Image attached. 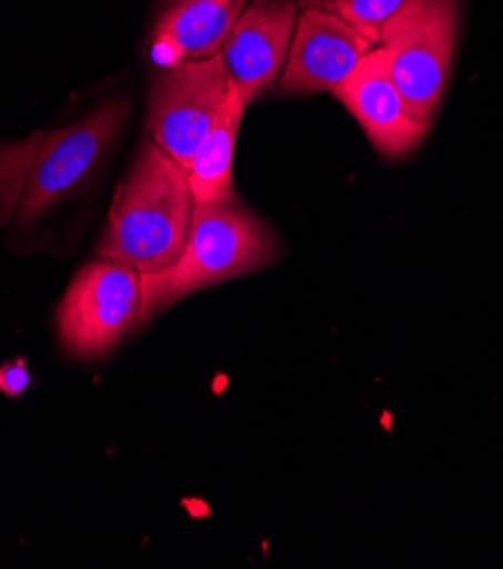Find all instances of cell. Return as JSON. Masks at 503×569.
Wrapping results in <instances>:
<instances>
[{
	"label": "cell",
	"mask_w": 503,
	"mask_h": 569,
	"mask_svg": "<svg viewBox=\"0 0 503 569\" xmlns=\"http://www.w3.org/2000/svg\"><path fill=\"white\" fill-rule=\"evenodd\" d=\"M193 209L187 168L150 139L111 200L95 257L128 263L139 274L173 266L187 243Z\"/></svg>",
	"instance_id": "6da1fadb"
},
{
	"label": "cell",
	"mask_w": 503,
	"mask_h": 569,
	"mask_svg": "<svg viewBox=\"0 0 503 569\" xmlns=\"http://www.w3.org/2000/svg\"><path fill=\"white\" fill-rule=\"evenodd\" d=\"M279 257L282 241L239 196L218 204H195L178 261L141 274V325L198 291L263 270Z\"/></svg>",
	"instance_id": "7a4b0ae2"
},
{
	"label": "cell",
	"mask_w": 503,
	"mask_h": 569,
	"mask_svg": "<svg viewBox=\"0 0 503 569\" xmlns=\"http://www.w3.org/2000/svg\"><path fill=\"white\" fill-rule=\"evenodd\" d=\"M459 30L461 0H406L381 28L390 76L424 123H433L450 87Z\"/></svg>",
	"instance_id": "3957f363"
},
{
	"label": "cell",
	"mask_w": 503,
	"mask_h": 569,
	"mask_svg": "<svg viewBox=\"0 0 503 569\" xmlns=\"http://www.w3.org/2000/svg\"><path fill=\"white\" fill-rule=\"evenodd\" d=\"M234 93L237 84L220 52L165 67L154 76L148 96L145 128L150 139L168 157L189 168L198 146Z\"/></svg>",
	"instance_id": "277c9868"
},
{
	"label": "cell",
	"mask_w": 503,
	"mask_h": 569,
	"mask_svg": "<svg viewBox=\"0 0 503 569\" xmlns=\"http://www.w3.org/2000/svg\"><path fill=\"white\" fill-rule=\"evenodd\" d=\"M128 119V102L117 98L78 123L39 134L30 157L17 220L30 224L69 198L100 166Z\"/></svg>",
	"instance_id": "5b68a950"
},
{
	"label": "cell",
	"mask_w": 503,
	"mask_h": 569,
	"mask_svg": "<svg viewBox=\"0 0 503 569\" xmlns=\"http://www.w3.org/2000/svg\"><path fill=\"white\" fill-rule=\"evenodd\" d=\"M141 327V274L128 263L89 261L58 307L62 346L80 359H98Z\"/></svg>",
	"instance_id": "8992f818"
},
{
	"label": "cell",
	"mask_w": 503,
	"mask_h": 569,
	"mask_svg": "<svg viewBox=\"0 0 503 569\" xmlns=\"http://www.w3.org/2000/svg\"><path fill=\"white\" fill-rule=\"evenodd\" d=\"M333 98L356 119L374 150L388 159L406 157L431 130V123L415 119L404 102L381 46L361 57Z\"/></svg>",
	"instance_id": "52a82bcc"
},
{
	"label": "cell",
	"mask_w": 503,
	"mask_h": 569,
	"mask_svg": "<svg viewBox=\"0 0 503 569\" xmlns=\"http://www.w3.org/2000/svg\"><path fill=\"white\" fill-rule=\"evenodd\" d=\"M298 0H250L220 54L245 107L284 73L298 23Z\"/></svg>",
	"instance_id": "ba28073f"
},
{
	"label": "cell",
	"mask_w": 503,
	"mask_h": 569,
	"mask_svg": "<svg viewBox=\"0 0 503 569\" xmlns=\"http://www.w3.org/2000/svg\"><path fill=\"white\" fill-rule=\"evenodd\" d=\"M372 48L374 43L341 17L302 8L284 73L276 82L279 91L291 96L333 93Z\"/></svg>",
	"instance_id": "9c48e42d"
},
{
	"label": "cell",
	"mask_w": 503,
	"mask_h": 569,
	"mask_svg": "<svg viewBox=\"0 0 503 569\" xmlns=\"http://www.w3.org/2000/svg\"><path fill=\"white\" fill-rule=\"evenodd\" d=\"M250 0H168L152 30L157 60L165 67L220 52Z\"/></svg>",
	"instance_id": "30bf717a"
},
{
	"label": "cell",
	"mask_w": 503,
	"mask_h": 569,
	"mask_svg": "<svg viewBox=\"0 0 503 569\" xmlns=\"http://www.w3.org/2000/svg\"><path fill=\"white\" fill-rule=\"evenodd\" d=\"M245 109L248 107L237 91L218 123L198 146L187 168L195 204H218L237 198L232 161Z\"/></svg>",
	"instance_id": "8fae6325"
},
{
	"label": "cell",
	"mask_w": 503,
	"mask_h": 569,
	"mask_svg": "<svg viewBox=\"0 0 503 569\" xmlns=\"http://www.w3.org/2000/svg\"><path fill=\"white\" fill-rule=\"evenodd\" d=\"M406 0H298V8H315L348 21L368 41L379 46L383 23L393 17Z\"/></svg>",
	"instance_id": "7c38bea8"
},
{
	"label": "cell",
	"mask_w": 503,
	"mask_h": 569,
	"mask_svg": "<svg viewBox=\"0 0 503 569\" xmlns=\"http://www.w3.org/2000/svg\"><path fill=\"white\" fill-rule=\"evenodd\" d=\"M30 381L32 377L23 359H14L0 366V392H6L8 397H21L28 390Z\"/></svg>",
	"instance_id": "4fadbf2b"
},
{
	"label": "cell",
	"mask_w": 503,
	"mask_h": 569,
	"mask_svg": "<svg viewBox=\"0 0 503 569\" xmlns=\"http://www.w3.org/2000/svg\"><path fill=\"white\" fill-rule=\"evenodd\" d=\"M0 170H6V168H3V166H0Z\"/></svg>",
	"instance_id": "5bb4252c"
}]
</instances>
